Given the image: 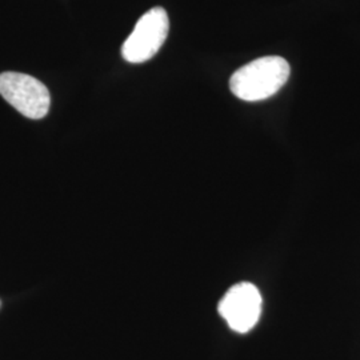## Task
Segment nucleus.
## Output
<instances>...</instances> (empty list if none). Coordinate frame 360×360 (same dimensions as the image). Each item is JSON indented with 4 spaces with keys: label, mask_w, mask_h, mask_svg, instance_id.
Instances as JSON below:
<instances>
[{
    "label": "nucleus",
    "mask_w": 360,
    "mask_h": 360,
    "mask_svg": "<svg viewBox=\"0 0 360 360\" xmlns=\"http://www.w3.org/2000/svg\"><path fill=\"white\" fill-rule=\"evenodd\" d=\"M290 72L288 62L281 56L259 58L232 74L230 90L245 102H260L281 90Z\"/></svg>",
    "instance_id": "1"
},
{
    "label": "nucleus",
    "mask_w": 360,
    "mask_h": 360,
    "mask_svg": "<svg viewBox=\"0 0 360 360\" xmlns=\"http://www.w3.org/2000/svg\"><path fill=\"white\" fill-rule=\"evenodd\" d=\"M0 95L28 119H41L50 111V91L37 77L27 74H0Z\"/></svg>",
    "instance_id": "2"
},
{
    "label": "nucleus",
    "mask_w": 360,
    "mask_h": 360,
    "mask_svg": "<svg viewBox=\"0 0 360 360\" xmlns=\"http://www.w3.org/2000/svg\"><path fill=\"white\" fill-rule=\"evenodd\" d=\"M169 20L165 8L154 7L138 20L122 46V56L129 63H144L153 59L167 39Z\"/></svg>",
    "instance_id": "3"
},
{
    "label": "nucleus",
    "mask_w": 360,
    "mask_h": 360,
    "mask_svg": "<svg viewBox=\"0 0 360 360\" xmlns=\"http://www.w3.org/2000/svg\"><path fill=\"white\" fill-rule=\"evenodd\" d=\"M262 304L263 300L257 285L243 282L232 285L226 292L219 303L218 311L231 330L245 334L259 322Z\"/></svg>",
    "instance_id": "4"
}]
</instances>
